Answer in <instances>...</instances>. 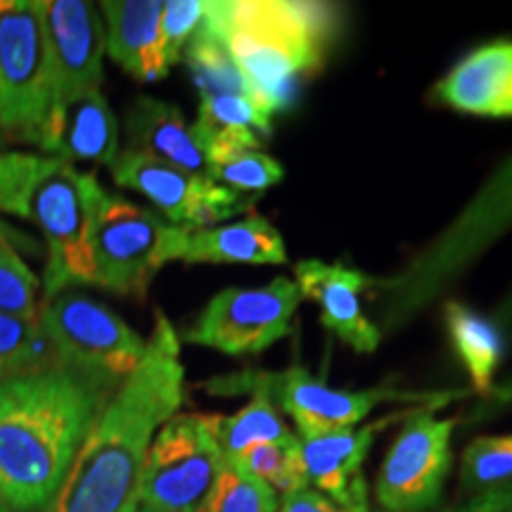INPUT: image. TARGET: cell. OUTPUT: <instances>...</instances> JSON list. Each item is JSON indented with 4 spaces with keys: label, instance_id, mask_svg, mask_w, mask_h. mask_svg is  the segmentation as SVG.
<instances>
[{
    "label": "cell",
    "instance_id": "obj_28",
    "mask_svg": "<svg viewBox=\"0 0 512 512\" xmlns=\"http://www.w3.org/2000/svg\"><path fill=\"white\" fill-rule=\"evenodd\" d=\"M508 482H512V434L470 441L460 460V484L465 494L472 496Z\"/></svg>",
    "mask_w": 512,
    "mask_h": 512
},
{
    "label": "cell",
    "instance_id": "obj_36",
    "mask_svg": "<svg viewBox=\"0 0 512 512\" xmlns=\"http://www.w3.org/2000/svg\"><path fill=\"white\" fill-rule=\"evenodd\" d=\"M491 320H494L498 330L503 332L505 342H512V290L505 294L503 302L496 306L494 313H491Z\"/></svg>",
    "mask_w": 512,
    "mask_h": 512
},
{
    "label": "cell",
    "instance_id": "obj_17",
    "mask_svg": "<svg viewBox=\"0 0 512 512\" xmlns=\"http://www.w3.org/2000/svg\"><path fill=\"white\" fill-rule=\"evenodd\" d=\"M394 418L380 420L363 430H342L299 439L306 486L347 508H368V486L361 465L377 432Z\"/></svg>",
    "mask_w": 512,
    "mask_h": 512
},
{
    "label": "cell",
    "instance_id": "obj_6",
    "mask_svg": "<svg viewBox=\"0 0 512 512\" xmlns=\"http://www.w3.org/2000/svg\"><path fill=\"white\" fill-rule=\"evenodd\" d=\"M204 389L214 396H261L278 411H285L297 425L299 439L320 434L354 430L380 403H418L422 408H441L463 399L465 392H401V389L375 387L354 392L337 389L309 375V370H240L233 375L211 377Z\"/></svg>",
    "mask_w": 512,
    "mask_h": 512
},
{
    "label": "cell",
    "instance_id": "obj_30",
    "mask_svg": "<svg viewBox=\"0 0 512 512\" xmlns=\"http://www.w3.org/2000/svg\"><path fill=\"white\" fill-rule=\"evenodd\" d=\"M280 496L271 486L245 475L240 467L228 463L223 467L219 484L211 494L204 512H278Z\"/></svg>",
    "mask_w": 512,
    "mask_h": 512
},
{
    "label": "cell",
    "instance_id": "obj_37",
    "mask_svg": "<svg viewBox=\"0 0 512 512\" xmlns=\"http://www.w3.org/2000/svg\"><path fill=\"white\" fill-rule=\"evenodd\" d=\"M138 512H152V510H140V508H138Z\"/></svg>",
    "mask_w": 512,
    "mask_h": 512
},
{
    "label": "cell",
    "instance_id": "obj_35",
    "mask_svg": "<svg viewBox=\"0 0 512 512\" xmlns=\"http://www.w3.org/2000/svg\"><path fill=\"white\" fill-rule=\"evenodd\" d=\"M446 512H512V482L472 494Z\"/></svg>",
    "mask_w": 512,
    "mask_h": 512
},
{
    "label": "cell",
    "instance_id": "obj_24",
    "mask_svg": "<svg viewBox=\"0 0 512 512\" xmlns=\"http://www.w3.org/2000/svg\"><path fill=\"white\" fill-rule=\"evenodd\" d=\"M209 178L240 195H259L283 181L285 171L278 159L254 147H228L207 155Z\"/></svg>",
    "mask_w": 512,
    "mask_h": 512
},
{
    "label": "cell",
    "instance_id": "obj_25",
    "mask_svg": "<svg viewBox=\"0 0 512 512\" xmlns=\"http://www.w3.org/2000/svg\"><path fill=\"white\" fill-rule=\"evenodd\" d=\"M233 465L240 467L245 475L271 486L278 496H287L292 494V491L304 489L306 486L302 446H299L297 434H290L287 439L273 441V444L256 446L252 451H247L242 458L233 460Z\"/></svg>",
    "mask_w": 512,
    "mask_h": 512
},
{
    "label": "cell",
    "instance_id": "obj_7",
    "mask_svg": "<svg viewBox=\"0 0 512 512\" xmlns=\"http://www.w3.org/2000/svg\"><path fill=\"white\" fill-rule=\"evenodd\" d=\"M188 228L119 195L102 197L91 235L93 285L143 299L155 275L181 261Z\"/></svg>",
    "mask_w": 512,
    "mask_h": 512
},
{
    "label": "cell",
    "instance_id": "obj_16",
    "mask_svg": "<svg viewBox=\"0 0 512 512\" xmlns=\"http://www.w3.org/2000/svg\"><path fill=\"white\" fill-rule=\"evenodd\" d=\"M294 283L304 299H313L320 306V323L344 344L358 354H370L380 347L382 332L361 306V292L375 285L373 275L344 264L306 259L294 266Z\"/></svg>",
    "mask_w": 512,
    "mask_h": 512
},
{
    "label": "cell",
    "instance_id": "obj_1",
    "mask_svg": "<svg viewBox=\"0 0 512 512\" xmlns=\"http://www.w3.org/2000/svg\"><path fill=\"white\" fill-rule=\"evenodd\" d=\"M183 399L181 335L157 311L143 361L95 418L50 512H138L147 451Z\"/></svg>",
    "mask_w": 512,
    "mask_h": 512
},
{
    "label": "cell",
    "instance_id": "obj_10",
    "mask_svg": "<svg viewBox=\"0 0 512 512\" xmlns=\"http://www.w3.org/2000/svg\"><path fill=\"white\" fill-rule=\"evenodd\" d=\"M53 100L41 3L0 0V131L34 145Z\"/></svg>",
    "mask_w": 512,
    "mask_h": 512
},
{
    "label": "cell",
    "instance_id": "obj_9",
    "mask_svg": "<svg viewBox=\"0 0 512 512\" xmlns=\"http://www.w3.org/2000/svg\"><path fill=\"white\" fill-rule=\"evenodd\" d=\"M55 361L76 373L121 384L143 361L147 339L124 318L79 292L43 299L38 311Z\"/></svg>",
    "mask_w": 512,
    "mask_h": 512
},
{
    "label": "cell",
    "instance_id": "obj_4",
    "mask_svg": "<svg viewBox=\"0 0 512 512\" xmlns=\"http://www.w3.org/2000/svg\"><path fill=\"white\" fill-rule=\"evenodd\" d=\"M102 197L98 178L64 159L34 152L0 155V211L31 221L46 238V299L93 285L91 235Z\"/></svg>",
    "mask_w": 512,
    "mask_h": 512
},
{
    "label": "cell",
    "instance_id": "obj_31",
    "mask_svg": "<svg viewBox=\"0 0 512 512\" xmlns=\"http://www.w3.org/2000/svg\"><path fill=\"white\" fill-rule=\"evenodd\" d=\"M38 287L41 283L34 271L12 249L0 226V311L36 318L41 311Z\"/></svg>",
    "mask_w": 512,
    "mask_h": 512
},
{
    "label": "cell",
    "instance_id": "obj_18",
    "mask_svg": "<svg viewBox=\"0 0 512 512\" xmlns=\"http://www.w3.org/2000/svg\"><path fill=\"white\" fill-rule=\"evenodd\" d=\"M434 95L451 110L475 117H512V41L484 43L467 53L434 86Z\"/></svg>",
    "mask_w": 512,
    "mask_h": 512
},
{
    "label": "cell",
    "instance_id": "obj_29",
    "mask_svg": "<svg viewBox=\"0 0 512 512\" xmlns=\"http://www.w3.org/2000/svg\"><path fill=\"white\" fill-rule=\"evenodd\" d=\"M273 114L259 107L247 93L200 95V114L195 126L202 131H252L268 138L273 131Z\"/></svg>",
    "mask_w": 512,
    "mask_h": 512
},
{
    "label": "cell",
    "instance_id": "obj_12",
    "mask_svg": "<svg viewBox=\"0 0 512 512\" xmlns=\"http://www.w3.org/2000/svg\"><path fill=\"white\" fill-rule=\"evenodd\" d=\"M458 418H434L418 408L401 427L377 472L375 496L384 512H427L444 491L451 470V439Z\"/></svg>",
    "mask_w": 512,
    "mask_h": 512
},
{
    "label": "cell",
    "instance_id": "obj_8",
    "mask_svg": "<svg viewBox=\"0 0 512 512\" xmlns=\"http://www.w3.org/2000/svg\"><path fill=\"white\" fill-rule=\"evenodd\" d=\"M221 415L176 413L147 451L140 510L204 512L226 467L219 444Z\"/></svg>",
    "mask_w": 512,
    "mask_h": 512
},
{
    "label": "cell",
    "instance_id": "obj_20",
    "mask_svg": "<svg viewBox=\"0 0 512 512\" xmlns=\"http://www.w3.org/2000/svg\"><path fill=\"white\" fill-rule=\"evenodd\" d=\"M128 150L176 166L195 176H209L207 155L195 126L188 124L176 105L157 98H138L126 119Z\"/></svg>",
    "mask_w": 512,
    "mask_h": 512
},
{
    "label": "cell",
    "instance_id": "obj_38",
    "mask_svg": "<svg viewBox=\"0 0 512 512\" xmlns=\"http://www.w3.org/2000/svg\"><path fill=\"white\" fill-rule=\"evenodd\" d=\"M0 512H5V510H3V503H0Z\"/></svg>",
    "mask_w": 512,
    "mask_h": 512
},
{
    "label": "cell",
    "instance_id": "obj_32",
    "mask_svg": "<svg viewBox=\"0 0 512 512\" xmlns=\"http://www.w3.org/2000/svg\"><path fill=\"white\" fill-rule=\"evenodd\" d=\"M207 0H169L162 5V53L166 67H174L178 60H183V50L200 29Z\"/></svg>",
    "mask_w": 512,
    "mask_h": 512
},
{
    "label": "cell",
    "instance_id": "obj_5",
    "mask_svg": "<svg viewBox=\"0 0 512 512\" xmlns=\"http://www.w3.org/2000/svg\"><path fill=\"white\" fill-rule=\"evenodd\" d=\"M512 230V155L482 183L430 245L392 278H375L380 332H394L430 306Z\"/></svg>",
    "mask_w": 512,
    "mask_h": 512
},
{
    "label": "cell",
    "instance_id": "obj_3",
    "mask_svg": "<svg viewBox=\"0 0 512 512\" xmlns=\"http://www.w3.org/2000/svg\"><path fill=\"white\" fill-rule=\"evenodd\" d=\"M202 27L219 38L268 114L285 110L299 81L323 67L337 34V10L302 0H207Z\"/></svg>",
    "mask_w": 512,
    "mask_h": 512
},
{
    "label": "cell",
    "instance_id": "obj_21",
    "mask_svg": "<svg viewBox=\"0 0 512 512\" xmlns=\"http://www.w3.org/2000/svg\"><path fill=\"white\" fill-rule=\"evenodd\" d=\"M181 261L185 264H249L283 266V235L264 216H247L226 226L190 230Z\"/></svg>",
    "mask_w": 512,
    "mask_h": 512
},
{
    "label": "cell",
    "instance_id": "obj_23",
    "mask_svg": "<svg viewBox=\"0 0 512 512\" xmlns=\"http://www.w3.org/2000/svg\"><path fill=\"white\" fill-rule=\"evenodd\" d=\"M290 427L285 425L283 415L271 401L252 396L247 406H242L238 413L223 418L219 422V444L223 458L238 460L252 451L256 446L273 444V441L290 437Z\"/></svg>",
    "mask_w": 512,
    "mask_h": 512
},
{
    "label": "cell",
    "instance_id": "obj_15",
    "mask_svg": "<svg viewBox=\"0 0 512 512\" xmlns=\"http://www.w3.org/2000/svg\"><path fill=\"white\" fill-rule=\"evenodd\" d=\"M34 145L64 162L114 164L119 124L100 88L50 102Z\"/></svg>",
    "mask_w": 512,
    "mask_h": 512
},
{
    "label": "cell",
    "instance_id": "obj_26",
    "mask_svg": "<svg viewBox=\"0 0 512 512\" xmlns=\"http://www.w3.org/2000/svg\"><path fill=\"white\" fill-rule=\"evenodd\" d=\"M55 363L41 320L0 311V377Z\"/></svg>",
    "mask_w": 512,
    "mask_h": 512
},
{
    "label": "cell",
    "instance_id": "obj_33",
    "mask_svg": "<svg viewBox=\"0 0 512 512\" xmlns=\"http://www.w3.org/2000/svg\"><path fill=\"white\" fill-rule=\"evenodd\" d=\"M512 411V375L505 377L501 382H494V387L489 389L484 396H479V401L470 408V413L465 418H458V422L465 425H482L498 418V415Z\"/></svg>",
    "mask_w": 512,
    "mask_h": 512
},
{
    "label": "cell",
    "instance_id": "obj_13",
    "mask_svg": "<svg viewBox=\"0 0 512 512\" xmlns=\"http://www.w3.org/2000/svg\"><path fill=\"white\" fill-rule=\"evenodd\" d=\"M114 183L128 188L162 211L171 226L200 230L214 228L221 221L245 214L254 200L240 192L223 188L209 176H195L176 166L126 150L112 164Z\"/></svg>",
    "mask_w": 512,
    "mask_h": 512
},
{
    "label": "cell",
    "instance_id": "obj_19",
    "mask_svg": "<svg viewBox=\"0 0 512 512\" xmlns=\"http://www.w3.org/2000/svg\"><path fill=\"white\" fill-rule=\"evenodd\" d=\"M162 5L159 0H105V53L131 74L152 83L164 79L169 67L162 53Z\"/></svg>",
    "mask_w": 512,
    "mask_h": 512
},
{
    "label": "cell",
    "instance_id": "obj_34",
    "mask_svg": "<svg viewBox=\"0 0 512 512\" xmlns=\"http://www.w3.org/2000/svg\"><path fill=\"white\" fill-rule=\"evenodd\" d=\"M278 512H370V508H347V505H339L328 496L313 491L311 486H304V489L280 496Z\"/></svg>",
    "mask_w": 512,
    "mask_h": 512
},
{
    "label": "cell",
    "instance_id": "obj_11",
    "mask_svg": "<svg viewBox=\"0 0 512 512\" xmlns=\"http://www.w3.org/2000/svg\"><path fill=\"white\" fill-rule=\"evenodd\" d=\"M302 302L290 278H275L264 287H228L209 299L181 339L226 356L261 354L290 332Z\"/></svg>",
    "mask_w": 512,
    "mask_h": 512
},
{
    "label": "cell",
    "instance_id": "obj_2",
    "mask_svg": "<svg viewBox=\"0 0 512 512\" xmlns=\"http://www.w3.org/2000/svg\"><path fill=\"white\" fill-rule=\"evenodd\" d=\"M117 387L57 361L0 377V503L50 508Z\"/></svg>",
    "mask_w": 512,
    "mask_h": 512
},
{
    "label": "cell",
    "instance_id": "obj_27",
    "mask_svg": "<svg viewBox=\"0 0 512 512\" xmlns=\"http://www.w3.org/2000/svg\"><path fill=\"white\" fill-rule=\"evenodd\" d=\"M183 60L188 62L195 86L200 88V95L247 93L245 81H242L238 67L230 60L226 48L202 24L192 36L188 48L183 50Z\"/></svg>",
    "mask_w": 512,
    "mask_h": 512
},
{
    "label": "cell",
    "instance_id": "obj_14",
    "mask_svg": "<svg viewBox=\"0 0 512 512\" xmlns=\"http://www.w3.org/2000/svg\"><path fill=\"white\" fill-rule=\"evenodd\" d=\"M41 10L53 100L100 88L105 57V24L100 10L86 0H41Z\"/></svg>",
    "mask_w": 512,
    "mask_h": 512
},
{
    "label": "cell",
    "instance_id": "obj_22",
    "mask_svg": "<svg viewBox=\"0 0 512 512\" xmlns=\"http://www.w3.org/2000/svg\"><path fill=\"white\" fill-rule=\"evenodd\" d=\"M446 332L458 361L470 375L472 389L484 396L494 387L496 373L505 356V337L491 316L477 313L460 302L444 306Z\"/></svg>",
    "mask_w": 512,
    "mask_h": 512
}]
</instances>
